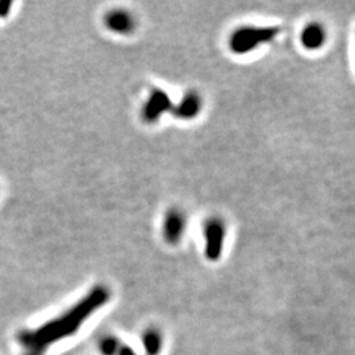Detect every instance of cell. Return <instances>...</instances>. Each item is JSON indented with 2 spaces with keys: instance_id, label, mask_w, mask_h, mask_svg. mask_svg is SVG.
I'll list each match as a JSON object with an SVG mask.
<instances>
[{
  "instance_id": "cell-2",
  "label": "cell",
  "mask_w": 355,
  "mask_h": 355,
  "mask_svg": "<svg viewBox=\"0 0 355 355\" xmlns=\"http://www.w3.org/2000/svg\"><path fill=\"white\" fill-rule=\"evenodd\" d=\"M279 33L278 26H241L233 32L229 45L233 53L246 54L274 40Z\"/></svg>"
},
{
  "instance_id": "cell-10",
  "label": "cell",
  "mask_w": 355,
  "mask_h": 355,
  "mask_svg": "<svg viewBox=\"0 0 355 355\" xmlns=\"http://www.w3.org/2000/svg\"><path fill=\"white\" fill-rule=\"evenodd\" d=\"M120 346L119 340L114 336H105L99 341V350L103 355H114Z\"/></svg>"
},
{
  "instance_id": "cell-5",
  "label": "cell",
  "mask_w": 355,
  "mask_h": 355,
  "mask_svg": "<svg viewBox=\"0 0 355 355\" xmlns=\"http://www.w3.org/2000/svg\"><path fill=\"white\" fill-rule=\"evenodd\" d=\"M186 230V217L179 209H170L164 221V237L171 245L180 241Z\"/></svg>"
},
{
  "instance_id": "cell-1",
  "label": "cell",
  "mask_w": 355,
  "mask_h": 355,
  "mask_svg": "<svg viewBox=\"0 0 355 355\" xmlns=\"http://www.w3.org/2000/svg\"><path fill=\"white\" fill-rule=\"evenodd\" d=\"M110 290L103 284H98L60 316L51 318V321H46L35 329L21 330L17 334L21 355H45L51 345L74 336L98 309L110 302Z\"/></svg>"
},
{
  "instance_id": "cell-6",
  "label": "cell",
  "mask_w": 355,
  "mask_h": 355,
  "mask_svg": "<svg viewBox=\"0 0 355 355\" xmlns=\"http://www.w3.org/2000/svg\"><path fill=\"white\" fill-rule=\"evenodd\" d=\"M105 26L117 35H129L133 32L136 23L130 13L125 10H114L104 17Z\"/></svg>"
},
{
  "instance_id": "cell-11",
  "label": "cell",
  "mask_w": 355,
  "mask_h": 355,
  "mask_svg": "<svg viewBox=\"0 0 355 355\" xmlns=\"http://www.w3.org/2000/svg\"><path fill=\"white\" fill-rule=\"evenodd\" d=\"M114 355H137V353L132 347L127 346V345L120 343V346H119V349H117V352H116Z\"/></svg>"
},
{
  "instance_id": "cell-4",
  "label": "cell",
  "mask_w": 355,
  "mask_h": 355,
  "mask_svg": "<svg viewBox=\"0 0 355 355\" xmlns=\"http://www.w3.org/2000/svg\"><path fill=\"white\" fill-rule=\"evenodd\" d=\"M204 239H205V257L209 261H217L224 248L225 240V227L220 220H208L204 227Z\"/></svg>"
},
{
  "instance_id": "cell-12",
  "label": "cell",
  "mask_w": 355,
  "mask_h": 355,
  "mask_svg": "<svg viewBox=\"0 0 355 355\" xmlns=\"http://www.w3.org/2000/svg\"><path fill=\"white\" fill-rule=\"evenodd\" d=\"M12 7L11 1H0V17H7Z\"/></svg>"
},
{
  "instance_id": "cell-8",
  "label": "cell",
  "mask_w": 355,
  "mask_h": 355,
  "mask_svg": "<svg viewBox=\"0 0 355 355\" xmlns=\"http://www.w3.org/2000/svg\"><path fill=\"white\" fill-rule=\"evenodd\" d=\"M325 40H327L325 29L318 23L305 26L302 33V44L308 51H318L325 44Z\"/></svg>"
},
{
  "instance_id": "cell-3",
  "label": "cell",
  "mask_w": 355,
  "mask_h": 355,
  "mask_svg": "<svg viewBox=\"0 0 355 355\" xmlns=\"http://www.w3.org/2000/svg\"><path fill=\"white\" fill-rule=\"evenodd\" d=\"M173 110V103L167 92L159 89H154L149 94L148 101L144 104L141 110V117L145 123L153 124L158 121L162 114Z\"/></svg>"
},
{
  "instance_id": "cell-9",
  "label": "cell",
  "mask_w": 355,
  "mask_h": 355,
  "mask_svg": "<svg viewBox=\"0 0 355 355\" xmlns=\"http://www.w3.org/2000/svg\"><path fill=\"white\" fill-rule=\"evenodd\" d=\"M144 349L148 355H158L162 346V337L159 331L155 329H148L142 334Z\"/></svg>"
},
{
  "instance_id": "cell-7",
  "label": "cell",
  "mask_w": 355,
  "mask_h": 355,
  "mask_svg": "<svg viewBox=\"0 0 355 355\" xmlns=\"http://www.w3.org/2000/svg\"><path fill=\"white\" fill-rule=\"evenodd\" d=\"M202 110V99L196 92H189L179 104L173 105L171 112L182 120H191L196 117Z\"/></svg>"
}]
</instances>
